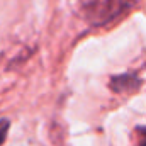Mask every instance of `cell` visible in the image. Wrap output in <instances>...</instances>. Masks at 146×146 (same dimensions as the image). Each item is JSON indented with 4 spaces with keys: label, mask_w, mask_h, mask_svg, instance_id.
<instances>
[{
    "label": "cell",
    "mask_w": 146,
    "mask_h": 146,
    "mask_svg": "<svg viewBox=\"0 0 146 146\" xmlns=\"http://www.w3.org/2000/svg\"><path fill=\"white\" fill-rule=\"evenodd\" d=\"M139 85H141V80L138 78L136 73H122V75H117V76L110 78L109 87L117 94H127V92L138 90Z\"/></svg>",
    "instance_id": "2"
},
{
    "label": "cell",
    "mask_w": 146,
    "mask_h": 146,
    "mask_svg": "<svg viewBox=\"0 0 146 146\" xmlns=\"http://www.w3.org/2000/svg\"><path fill=\"white\" fill-rule=\"evenodd\" d=\"M9 126H10L9 119H0V146L3 145V141H5V138H7Z\"/></svg>",
    "instance_id": "3"
},
{
    "label": "cell",
    "mask_w": 146,
    "mask_h": 146,
    "mask_svg": "<svg viewBox=\"0 0 146 146\" xmlns=\"http://www.w3.org/2000/svg\"><path fill=\"white\" fill-rule=\"evenodd\" d=\"M136 134H138L139 146H146V127L145 126H138L136 127Z\"/></svg>",
    "instance_id": "4"
},
{
    "label": "cell",
    "mask_w": 146,
    "mask_h": 146,
    "mask_svg": "<svg viewBox=\"0 0 146 146\" xmlns=\"http://www.w3.org/2000/svg\"><path fill=\"white\" fill-rule=\"evenodd\" d=\"M134 2L136 0H88L83 3V17L90 26L100 27L122 17L133 9Z\"/></svg>",
    "instance_id": "1"
}]
</instances>
